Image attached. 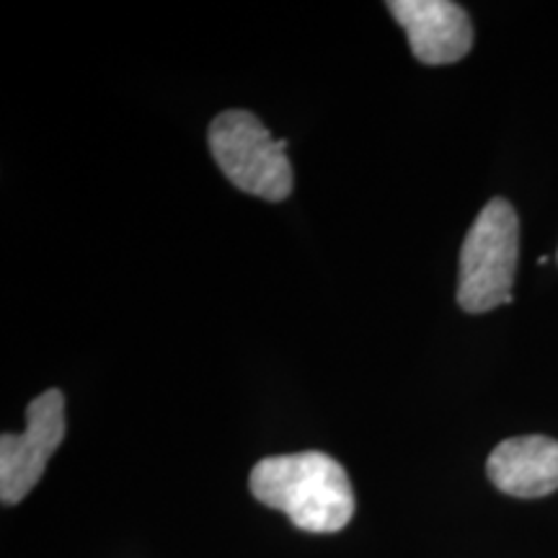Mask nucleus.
<instances>
[{"label":"nucleus","instance_id":"obj_5","mask_svg":"<svg viewBox=\"0 0 558 558\" xmlns=\"http://www.w3.org/2000/svg\"><path fill=\"white\" fill-rule=\"evenodd\" d=\"M407 32L414 58L424 65H450L463 60L473 47V26L463 5L452 0H388Z\"/></svg>","mask_w":558,"mask_h":558},{"label":"nucleus","instance_id":"obj_3","mask_svg":"<svg viewBox=\"0 0 558 558\" xmlns=\"http://www.w3.org/2000/svg\"><path fill=\"white\" fill-rule=\"evenodd\" d=\"M209 150L230 184L267 202L290 197L295 173L288 140H275L259 117L243 109L222 111L209 124Z\"/></svg>","mask_w":558,"mask_h":558},{"label":"nucleus","instance_id":"obj_6","mask_svg":"<svg viewBox=\"0 0 558 558\" xmlns=\"http://www.w3.org/2000/svg\"><path fill=\"white\" fill-rule=\"evenodd\" d=\"M486 473L509 497H548L558 488V442L543 435L505 439L488 456Z\"/></svg>","mask_w":558,"mask_h":558},{"label":"nucleus","instance_id":"obj_7","mask_svg":"<svg viewBox=\"0 0 558 558\" xmlns=\"http://www.w3.org/2000/svg\"><path fill=\"white\" fill-rule=\"evenodd\" d=\"M556 259H558V256H556Z\"/></svg>","mask_w":558,"mask_h":558},{"label":"nucleus","instance_id":"obj_1","mask_svg":"<svg viewBox=\"0 0 558 558\" xmlns=\"http://www.w3.org/2000/svg\"><path fill=\"white\" fill-rule=\"evenodd\" d=\"M248 486L262 505L284 512L305 533H339L354 514V492L344 465L318 450L259 460Z\"/></svg>","mask_w":558,"mask_h":558},{"label":"nucleus","instance_id":"obj_2","mask_svg":"<svg viewBox=\"0 0 558 558\" xmlns=\"http://www.w3.org/2000/svg\"><path fill=\"white\" fill-rule=\"evenodd\" d=\"M520 259V220L507 199L481 209L460 248L458 303L465 313H488L512 303Z\"/></svg>","mask_w":558,"mask_h":558},{"label":"nucleus","instance_id":"obj_4","mask_svg":"<svg viewBox=\"0 0 558 558\" xmlns=\"http://www.w3.org/2000/svg\"><path fill=\"white\" fill-rule=\"evenodd\" d=\"M65 396L50 388L26 407V429L0 437V499L19 505L39 484L47 463L65 439Z\"/></svg>","mask_w":558,"mask_h":558}]
</instances>
